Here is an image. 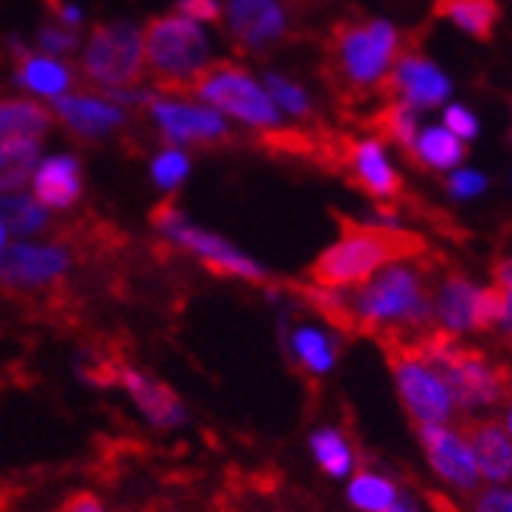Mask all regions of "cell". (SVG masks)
<instances>
[{"label": "cell", "mask_w": 512, "mask_h": 512, "mask_svg": "<svg viewBox=\"0 0 512 512\" xmlns=\"http://www.w3.org/2000/svg\"><path fill=\"white\" fill-rule=\"evenodd\" d=\"M347 297L356 331L378 341H419L434 331V291L416 260L384 266Z\"/></svg>", "instance_id": "cell-1"}, {"label": "cell", "mask_w": 512, "mask_h": 512, "mask_svg": "<svg viewBox=\"0 0 512 512\" xmlns=\"http://www.w3.org/2000/svg\"><path fill=\"white\" fill-rule=\"evenodd\" d=\"M338 225V241L325 247L310 266V281L319 288H360L384 266L400 260H422L428 253L422 235L406 232L394 222H360L350 216H338Z\"/></svg>", "instance_id": "cell-2"}, {"label": "cell", "mask_w": 512, "mask_h": 512, "mask_svg": "<svg viewBox=\"0 0 512 512\" xmlns=\"http://www.w3.org/2000/svg\"><path fill=\"white\" fill-rule=\"evenodd\" d=\"M400 57V35L384 19H341L331 25L322 57V75L341 104H360L381 94Z\"/></svg>", "instance_id": "cell-3"}, {"label": "cell", "mask_w": 512, "mask_h": 512, "mask_svg": "<svg viewBox=\"0 0 512 512\" xmlns=\"http://www.w3.org/2000/svg\"><path fill=\"white\" fill-rule=\"evenodd\" d=\"M428 360L441 369V375L447 378L456 409L459 413H488V409L500 406L509 400L512 384H509V372L497 363H491L481 350L463 347L459 338H450L444 331H428L419 341H413Z\"/></svg>", "instance_id": "cell-4"}, {"label": "cell", "mask_w": 512, "mask_h": 512, "mask_svg": "<svg viewBox=\"0 0 512 512\" xmlns=\"http://www.w3.org/2000/svg\"><path fill=\"white\" fill-rule=\"evenodd\" d=\"M144 63L166 97H188L197 72L210 63V44L182 13L153 16L144 25Z\"/></svg>", "instance_id": "cell-5"}, {"label": "cell", "mask_w": 512, "mask_h": 512, "mask_svg": "<svg viewBox=\"0 0 512 512\" xmlns=\"http://www.w3.org/2000/svg\"><path fill=\"white\" fill-rule=\"evenodd\" d=\"M188 97H200L203 104L235 116L238 122L256 128L260 135L281 128V116H278L275 100L238 63H228V60L207 63L197 72V79L191 82Z\"/></svg>", "instance_id": "cell-6"}, {"label": "cell", "mask_w": 512, "mask_h": 512, "mask_svg": "<svg viewBox=\"0 0 512 512\" xmlns=\"http://www.w3.org/2000/svg\"><path fill=\"white\" fill-rule=\"evenodd\" d=\"M381 344L388 350V366L406 416L416 425L453 422L459 409L441 369L413 341H381Z\"/></svg>", "instance_id": "cell-7"}, {"label": "cell", "mask_w": 512, "mask_h": 512, "mask_svg": "<svg viewBox=\"0 0 512 512\" xmlns=\"http://www.w3.org/2000/svg\"><path fill=\"white\" fill-rule=\"evenodd\" d=\"M144 32L132 22H100L85 44L82 75L107 91L132 88L144 79Z\"/></svg>", "instance_id": "cell-8"}, {"label": "cell", "mask_w": 512, "mask_h": 512, "mask_svg": "<svg viewBox=\"0 0 512 512\" xmlns=\"http://www.w3.org/2000/svg\"><path fill=\"white\" fill-rule=\"evenodd\" d=\"M150 222L157 225L166 238H172L178 247H185L188 253H194L197 260L216 275L244 278V281H269V272L260 263H253L250 256L241 253L235 244H228L225 238L191 225L185 219V213L175 207V197H166L163 203H157L153 213H150Z\"/></svg>", "instance_id": "cell-9"}, {"label": "cell", "mask_w": 512, "mask_h": 512, "mask_svg": "<svg viewBox=\"0 0 512 512\" xmlns=\"http://www.w3.org/2000/svg\"><path fill=\"white\" fill-rule=\"evenodd\" d=\"M500 319V288H481L472 278L450 272L434 288V328L450 338L469 331H491Z\"/></svg>", "instance_id": "cell-10"}, {"label": "cell", "mask_w": 512, "mask_h": 512, "mask_svg": "<svg viewBox=\"0 0 512 512\" xmlns=\"http://www.w3.org/2000/svg\"><path fill=\"white\" fill-rule=\"evenodd\" d=\"M331 172H341L353 188H360L366 197L384 203H394L403 194V178L394 172V166L384 157V147L375 138H350L335 135L328 150V166Z\"/></svg>", "instance_id": "cell-11"}, {"label": "cell", "mask_w": 512, "mask_h": 512, "mask_svg": "<svg viewBox=\"0 0 512 512\" xmlns=\"http://www.w3.org/2000/svg\"><path fill=\"white\" fill-rule=\"evenodd\" d=\"M147 110L160 128V138L169 141V147L213 150V147H228L235 141L232 128H228V122L213 107L185 104L178 97H150Z\"/></svg>", "instance_id": "cell-12"}, {"label": "cell", "mask_w": 512, "mask_h": 512, "mask_svg": "<svg viewBox=\"0 0 512 512\" xmlns=\"http://www.w3.org/2000/svg\"><path fill=\"white\" fill-rule=\"evenodd\" d=\"M416 438L422 444V453L428 459L431 472L438 475L450 491L472 497L484 484L472 444L466 438V428H456L453 422H431V425H416Z\"/></svg>", "instance_id": "cell-13"}, {"label": "cell", "mask_w": 512, "mask_h": 512, "mask_svg": "<svg viewBox=\"0 0 512 512\" xmlns=\"http://www.w3.org/2000/svg\"><path fill=\"white\" fill-rule=\"evenodd\" d=\"M228 35L238 50H263L285 41L291 16L285 0H228Z\"/></svg>", "instance_id": "cell-14"}, {"label": "cell", "mask_w": 512, "mask_h": 512, "mask_svg": "<svg viewBox=\"0 0 512 512\" xmlns=\"http://www.w3.org/2000/svg\"><path fill=\"white\" fill-rule=\"evenodd\" d=\"M69 253L63 247L13 244L0 260V288L7 294H25L50 288L66 275Z\"/></svg>", "instance_id": "cell-15"}, {"label": "cell", "mask_w": 512, "mask_h": 512, "mask_svg": "<svg viewBox=\"0 0 512 512\" xmlns=\"http://www.w3.org/2000/svg\"><path fill=\"white\" fill-rule=\"evenodd\" d=\"M381 94L400 100L406 107H441L450 97V79L434 66L425 54H400L388 79L381 85Z\"/></svg>", "instance_id": "cell-16"}, {"label": "cell", "mask_w": 512, "mask_h": 512, "mask_svg": "<svg viewBox=\"0 0 512 512\" xmlns=\"http://www.w3.org/2000/svg\"><path fill=\"white\" fill-rule=\"evenodd\" d=\"M54 116L82 141H97L110 132H119L128 122V113L116 107V100L88 94H60L54 104Z\"/></svg>", "instance_id": "cell-17"}, {"label": "cell", "mask_w": 512, "mask_h": 512, "mask_svg": "<svg viewBox=\"0 0 512 512\" xmlns=\"http://www.w3.org/2000/svg\"><path fill=\"white\" fill-rule=\"evenodd\" d=\"M475 463L484 484H512V438L500 419L472 416L466 425Z\"/></svg>", "instance_id": "cell-18"}, {"label": "cell", "mask_w": 512, "mask_h": 512, "mask_svg": "<svg viewBox=\"0 0 512 512\" xmlns=\"http://www.w3.org/2000/svg\"><path fill=\"white\" fill-rule=\"evenodd\" d=\"M119 381L128 388V394L135 397V403L141 406V413L160 428H175L185 422V406L178 400L163 381L147 378L132 366H119Z\"/></svg>", "instance_id": "cell-19"}, {"label": "cell", "mask_w": 512, "mask_h": 512, "mask_svg": "<svg viewBox=\"0 0 512 512\" xmlns=\"http://www.w3.org/2000/svg\"><path fill=\"white\" fill-rule=\"evenodd\" d=\"M32 194L41 207L66 210L82 197V169L75 157H54L38 163L32 175Z\"/></svg>", "instance_id": "cell-20"}, {"label": "cell", "mask_w": 512, "mask_h": 512, "mask_svg": "<svg viewBox=\"0 0 512 512\" xmlns=\"http://www.w3.org/2000/svg\"><path fill=\"white\" fill-rule=\"evenodd\" d=\"M285 344H288L291 360L313 378L328 375L338 363V341L319 325H294L288 331Z\"/></svg>", "instance_id": "cell-21"}, {"label": "cell", "mask_w": 512, "mask_h": 512, "mask_svg": "<svg viewBox=\"0 0 512 512\" xmlns=\"http://www.w3.org/2000/svg\"><path fill=\"white\" fill-rule=\"evenodd\" d=\"M13 79L19 85H25L35 94H44V97H60L66 94V88L72 85V72L54 60V57H35L29 54L25 47L13 44Z\"/></svg>", "instance_id": "cell-22"}, {"label": "cell", "mask_w": 512, "mask_h": 512, "mask_svg": "<svg viewBox=\"0 0 512 512\" xmlns=\"http://www.w3.org/2000/svg\"><path fill=\"white\" fill-rule=\"evenodd\" d=\"M434 16L453 22L459 32L478 41H491L500 22L497 0H434Z\"/></svg>", "instance_id": "cell-23"}, {"label": "cell", "mask_w": 512, "mask_h": 512, "mask_svg": "<svg viewBox=\"0 0 512 512\" xmlns=\"http://www.w3.org/2000/svg\"><path fill=\"white\" fill-rule=\"evenodd\" d=\"M57 122L54 110H47L38 100L4 97L0 100V141L4 138H35L41 141L47 128Z\"/></svg>", "instance_id": "cell-24"}, {"label": "cell", "mask_w": 512, "mask_h": 512, "mask_svg": "<svg viewBox=\"0 0 512 512\" xmlns=\"http://www.w3.org/2000/svg\"><path fill=\"white\" fill-rule=\"evenodd\" d=\"M41 160V141L4 138L0 141V194H16L35 175Z\"/></svg>", "instance_id": "cell-25"}, {"label": "cell", "mask_w": 512, "mask_h": 512, "mask_svg": "<svg viewBox=\"0 0 512 512\" xmlns=\"http://www.w3.org/2000/svg\"><path fill=\"white\" fill-rule=\"evenodd\" d=\"M310 450L316 456L319 469L328 475V478H350L356 472V453H353V444L350 438L335 428V425H322L310 434Z\"/></svg>", "instance_id": "cell-26"}, {"label": "cell", "mask_w": 512, "mask_h": 512, "mask_svg": "<svg viewBox=\"0 0 512 512\" xmlns=\"http://www.w3.org/2000/svg\"><path fill=\"white\" fill-rule=\"evenodd\" d=\"M400 488L391 475L375 472V469H360L350 475L347 484V500L353 509L360 512H388L400 500Z\"/></svg>", "instance_id": "cell-27"}, {"label": "cell", "mask_w": 512, "mask_h": 512, "mask_svg": "<svg viewBox=\"0 0 512 512\" xmlns=\"http://www.w3.org/2000/svg\"><path fill=\"white\" fill-rule=\"evenodd\" d=\"M413 160L425 169H434V172L453 169L459 160H463V141H459L453 132H447V128L431 125L416 138Z\"/></svg>", "instance_id": "cell-28"}, {"label": "cell", "mask_w": 512, "mask_h": 512, "mask_svg": "<svg viewBox=\"0 0 512 512\" xmlns=\"http://www.w3.org/2000/svg\"><path fill=\"white\" fill-rule=\"evenodd\" d=\"M369 125L381 138L394 141L397 147H403L409 157H413V147H416V116H413V107L400 104V100H388L372 119Z\"/></svg>", "instance_id": "cell-29"}, {"label": "cell", "mask_w": 512, "mask_h": 512, "mask_svg": "<svg viewBox=\"0 0 512 512\" xmlns=\"http://www.w3.org/2000/svg\"><path fill=\"white\" fill-rule=\"evenodd\" d=\"M0 222L13 232H41L47 225V213L35 197H22V194H0Z\"/></svg>", "instance_id": "cell-30"}, {"label": "cell", "mask_w": 512, "mask_h": 512, "mask_svg": "<svg viewBox=\"0 0 512 512\" xmlns=\"http://www.w3.org/2000/svg\"><path fill=\"white\" fill-rule=\"evenodd\" d=\"M266 91L275 100V107H281L285 113H291L297 119H313L316 116L306 91L300 85H294L291 79H285V75H266Z\"/></svg>", "instance_id": "cell-31"}, {"label": "cell", "mask_w": 512, "mask_h": 512, "mask_svg": "<svg viewBox=\"0 0 512 512\" xmlns=\"http://www.w3.org/2000/svg\"><path fill=\"white\" fill-rule=\"evenodd\" d=\"M191 163H188V153L182 147H166L157 160H153V178H157L160 188H178L185 182Z\"/></svg>", "instance_id": "cell-32"}, {"label": "cell", "mask_w": 512, "mask_h": 512, "mask_svg": "<svg viewBox=\"0 0 512 512\" xmlns=\"http://www.w3.org/2000/svg\"><path fill=\"white\" fill-rule=\"evenodd\" d=\"M38 44L44 47V54H72L79 47V29H69L60 22H47L38 32Z\"/></svg>", "instance_id": "cell-33"}, {"label": "cell", "mask_w": 512, "mask_h": 512, "mask_svg": "<svg viewBox=\"0 0 512 512\" xmlns=\"http://www.w3.org/2000/svg\"><path fill=\"white\" fill-rule=\"evenodd\" d=\"M469 512H512V484H484L472 494Z\"/></svg>", "instance_id": "cell-34"}, {"label": "cell", "mask_w": 512, "mask_h": 512, "mask_svg": "<svg viewBox=\"0 0 512 512\" xmlns=\"http://www.w3.org/2000/svg\"><path fill=\"white\" fill-rule=\"evenodd\" d=\"M497 288H500V319L497 331L512 335V256L497 263Z\"/></svg>", "instance_id": "cell-35"}, {"label": "cell", "mask_w": 512, "mask_h": 512, "mask_svg": "<svg viewBox=\"0 0 512 512\" xmlns=\"http://www.w3.org/2000/svg\"><path fill=\"white\" fill-rule=\"evenodd\" d=\"M191 22H222V0H178V10Z\"/></svg>", "instance_id": "cell-36"}, {"label": "cell", "mask_w": 512, "mask_h": 512, "mask_svg": "<svg viewBox=\"0 0 512 512\" xmlns=\"http://www.w3.org/2000/svg\"><path fill=\"white\" fill-rule=\"evenodd\" d=\"M444 128H447V132H453L459 141H463V138H475L478 135V119L469 110H463V107H447Z\"/></svg>", "instance_id": "cell-37"}, {"label": "cell", "mask_w": 512, "mask_h": 512, "mask_svg": "<svg viewBox=\"0 0 512 512\" xmlns=\"http://www.w3.org/2000/svg\"><path fill=\"white\" fill-rule=\"evenodd\" d=\"M450 194L459 197V200H466V197H475L484 191V178L478 172H456L450 182H447Z\"/></svg>", "instance_id": "cell-38"}, {"label": "cell", "mask_w": 512, "mask_h": 512, "mask_svg": "<svg viewBox=\"0 0 512 512\" xmlns=\"http://www.w3.org/2000/svg\"><path fill=\"white\" fill-rule=\"evenodd\" d=\"M44 4H47V13L54 16V22L69 25V29H79L82 25V13L75 7H69L66 0H44Z\"/></svg>", "instance_id": "cell-39"}, {"label": "cell", "mask_w": 512, "mask_h": 512, "mask_svg": "<svg viewBox=\"0 0 512 512\" xmlns=\"http://www.w3.org/2000/svg\"><path fill=\"white\" fill-rule=\"evenodd\" d=\"M57 512H104V506H100L97 497H91V494H75Z\"/></svg>", "instance_id": "cell-40"}, {"label": "cell", "mask_w": 512, "mask_h": 512, "mask_svg": "<svg viewBox=\"0 0 512 512\" xmlns=\"http://www.w3.org/2000/svg\"><path fill=\"white\" fill-rule=\"evenodd\" d=\"M388 512H419V506H416V500L409 497V494H400V500Z\"/></svg>", "instance_id": "cell-41"}, {"label": "cell", "mask_w": 512, "mask_h": 512, "mask_svg": "<svg viewBox=\"0 0 512 512\" xmlns=\"http://www.w3.org/2000/svg\"><path fill=\"white\" fill-rule=\"evenodd\" d=\"M500 422H503V428L509 431V438H512V394H509V400L503 403V419H500Z\"/></svg>", "instance_id": "cell-42"}, {"label": "cell", "mask_w": 512, "mask_h": 512, "mask_svg": "<svg viewBox=\"0 0 512 512\" xmlns=\"http://www.w3.org/2000/svg\"><path fill=\"white\" fill-rule=\"evenodd\" d=\"M4 247H7V225L0 222V253H4Z\"/></svg>", "instance_id": "cell-43"}]
</instances>
